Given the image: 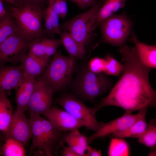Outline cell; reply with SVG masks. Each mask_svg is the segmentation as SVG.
Instances as JSON below:
<instances>
[{
    "mask_svg": "<svg viewBox=\"0 0 156 156\" xmlns=\"http://www.w3.org/2000/svg\"><path fill=\"white\" fill-rule=\"evenodd\" d=\"M3 0L14 5L15 6H18L22 4L19 0Z\"/></svg>",
    "mask_w": 156,
    "mask_h": 156,
    "instance_id": "cell-38",
    "label": "cell"
},
{
    "mask_svg": "<svg viewBox=\"0 0 156 156\" xmlns=\"http://www.w3.org/2000/svg\"><path fill=\"white\" fill-rule=\"evenodd\" d=\"M60 16L55 10L53 0H50L46 8L43 17L44 29L43 34L46 37L53 38L55 34H60L62 31L59 24Z\"/></svg>",
    "mask_w": 156,
    "mask_h": 156,
    "instance_id": "cell-18",
    "label": "cell"
},
{
    "mask_svg": "<svg viewBox=\"0 0 156 156\" xmlns=\"http://www.w3.org/2000/svg\"><path fill=\"white\" fill-rule=\"evenodd\" d=\"M140 112L133 114L125 112L121 116L106 123L102 122L99 128L91 136L87 137L89 144L94 140L122 131L127 129L139 118Z\"/></svg>",
    "mask_w": 156,
    "mask_h": 156,
    "instance_id": "cell-12",
    "label": "cell"
},
{
    "mask_svg": "<svg viewBox=\"0 0 156 156\" xmlns=\"http://www.w3.org/2000/svg\"><path fill=\"white\" fill-rule=\"evenodd\" d=\"M118 51L124 66L122 74L109 94L97 105L99 109L114 106L131 113L156 107V92L148 78L151 69L141 60L135 46L125 44Z\"/></svg>",
    "mask_w": 156,
    "mask_h": 156,
    "instance_id": "cell-1",
    "label": "cell"
},
{
    "mask_svg": "<svg viewBox=\"0 0 156 156\" xmlns=\"http://www.w3.org/2000/svg\"><path fill=\"white\" fill-rule=\"evenodd\" d=\"M42 133L39 149L43 151L47 156L58 154L63 146L68 134L56 128L49 120L42 118Z\"/></svg>",
    "mask_w": 156,
    "mask_h": 156,
    "instance_id": "cell-9",
    "label": "cell"
},
{
    "mask_svg": "<svg viewBox=\"0 0 156 156\" xmlns=\"http://www.w3.org/2000/svg\"><path fill=\"white\" fill-rule=\"evenodd\" d=\"M61 9V14L60 17L64 18L67 13L68 8L66 0H58Z\"/></svg>",
    "mask_w": 156,
    "mask_h": 156,
    "instance_id": "cell-34",
    "label": "cell"
},
{
    "mask_svg": "<svg viewBox=\"0 0 156 156\" xmlns=\"http://www.w3.org/2000/svg\"><path fill=\"white\" fill-rule=\"evenodd\" d=\"M49 63V60L41 59L28 52L20 66L25 76L36 79L42 73Z\"/></svg>",
    "mask_w": 156,
    "mask_h": 156,
    "instance_id": "cell-17",
    "label": "cell"
},
{
    "mask_svg": "<svg viewBox=\"0 0 156 156\" xmlns=\"http://www.w3.org/2000/svg\"><path fill=\"white\" fill-rule=\"evenodd\" d=\"M110 156H127L130 155L128 143L123 138L114 137L110 142L108 150Z\"/></svg>",
    "mask_w": 156,
    "mask_h": 156,
    "instance_id": "cell-27",
    "label": "cell"
},
{
    "mask_svg": "<svg viewBox=\"0 0 156 156\" xmlns=\"http://www.w3.org/2000/svg\"><path fill=\"white\" fill-rule=\"evenodd\" d=\"M97 2L96 0H80L77 5L80 8L85 9L90 7H92Z\"/></svg>",
    "mask_w": 156,
    "mask_h": 156,
    "instance_id": "cell-33",
    "label": "cell"
},
{
    "mask_svg": "<svg viewBox=\"0 0 156 156\" xmlns=\"http://www.w3.org/2000/svg\"><path fill=\"white\" fill-rule=\"evenodd\" d=\"M55 102L74 117L84 122L88 129L95 132L101 127L102 122H98L96 117L99 109L97 106L88 107L74 96L68 94H62Z\"/></svg>",
    "mask_w": 156,
    "mask_h": 156,
    "instance_id": "cell-7",
    "label": "cell"
},
{
    "mask_svg": "<svg viewBox=\"0 0 156 156\" xmlns=\"http://www.w3.org/2000/svg\"><path fill=\"white\" fill-rule=\"evenodd\" d=\"M147 109L140 110V115L138 119L130 127L125 130L110 135L113 137L125 138H139L145 131L148 124L146 120Z\"/></svg>",
    "mask_w": 156,
    "mask_h": 156,
    "instance_id": "cell-20",
    "label": "cell"
},
{
    "mask_svg": "<svg viewBox=\"0 0 156 156\" xmlns=\"http://www.w3.org/2000/svg\"><path fill=\"white\" fill-rule=\"evenodd\" d=\"M151 150L149 154V155L156 156V146L151 149Z\"/></svg>",
    "mask_w": 156,
    "mask_h": 156,
    "instance_id": "cell-39",
    "label": "cell"
},
{
    "mask_svg": "<svg viewBox=\"0 0 156 156\" xmlns=\"http://www.w3.org/2000/svg\"><path fill=\"white\" fill-rule=\"evenodd\" d=\"M71 1H72L75 3H76L77 5L79 3L80 0H69Z\"/></svg>",
    "mask_w": 156,
    "mask_h": 156,
    "instance_id": "cell-40",
    "label": "cell"
},
{
    "mask_svg": "<svg viewBox=\"0 0 156 156\" xmlns=\"http://www.w3.org/2000/svg\"><path fill=\"white\" fill-rule=\"evenodd\" d=\"M42 115L61 131H71L86 126L84 122L77 119L65 110L54 106H52Z\"/></svg>",
    "mask_w": 156,
    "mask_h": 156,
    "instance_id": "cell-13",
    "label": "cell"
},
{
    "mask_svg": "<svg viewBox=\"0 0 156 156\" xmlns=\"http://www.w3.org/2000/svg\"><path fill=\"white\" fill-rule=\"evenodd\" d=\"M105 59L106 63L104 73L107 75L116 76L120 75L123 70V64L109 54H107Z\"/></svg>",
    "mask_w": 156,
    "mask_h": 156,
    "instance_id": "cell-30",
    "label": "cell"
},
{
    "mask_svg": "<svg viewBox=\"0 0 156 156\" xmlns=\"http://www.w3.org/2000/svg\"><path fill=\"white\" fill-rule=\"evenodd\" d=\"M62 155L63 156H79L70 147L63 146L62 147Z\"/></svg>",
    "mask_w": 156,
    "mask_h": 156,
    "instance_id": "cell-35",
    "label": "cell"
},
{
    "mask_svg": "<svg viewBox=\"0 0 156 156\" xmlns=\"http://www.w3.org/2000/svg\"><path fill=\"white\" fill-rule=\"evenodd\" d=\"M75 58L57 52L47 68L39 76L54 92L61 91L70 82L75 67Z\"/></svg>",
    "mask_w": 156,
    "mask_h": 156,
    "instance_id": "cell-3",
    "label": "cell"
},
{
    "mask_svg": "<svg viewBox=\"0 0 156 156\" xmlns=\"http://www.w3.org/2000/svg\"><path fill=\"white\" fill-rule=\"evenodd\" d=\"M126 0H105L98 13L96 27L103 21L124 7Z\"/></svg>",
    "mask_w": 156,
    "mask_h": 156,
    "instance_id": "cell-24",
    "label": "cell"
},
{
    "mask_svg": "<svg viewBox=\"0 0 156 156\" xmlns=\"http://www.w3.org/2000/svg\"><path fill=\"white\" fill-rule=\"evenodd\" d=\"M99 25L103 41L120 47L125 44L132 26L131 20L124 13L113 14Z\"/></svg>",
    "mask_w": 156,
    "mask_h": 156,
    "instance_id": "cell-6",
    "label": "cell"
},
{
    "mask_svg": "<svg viewBox=\"0 0 156 156\" xmlns=\"http://www.w3.org/2000/svg\"><path fill=\"white\" fill-rule=\"evenodd\" d=\"M33 41L26 40L16 34L0 44V67L8 62L13 64L21 63Z\"/></svg>",
    "mask_w": 156,
    "mask_h": 156,
    "instance_id": "cell-8",
    "label": "cell"
},
{
    "mask_svg": "<svg viewBox=\"0 0 156 156\" xmlns=\"http://www.w3.org/2000/svg\"><path fill=\"white\" fill-rule=\"evenodd\" d=\"M129 40L134 44L139 57L143 63L151 69L156 68V46L140 42L134 34Z\"/></svg>",
    "mask_w": 156,
    "mask_h": 156,
    "instance_id": "cell-19",
    "label": "cell"
},
{
    "mask_svg": "<svg viewBox=\"0 0 156 156\" xmlns=\"http://www.w3.org/2000/svg\"><path fill=\"white\" fill-rule=\"evenodd\" d=\"M106 63L105 58L95 57L89 61L88 67L90 70L94 73H104Z\"/></svg>",
    "mask_w": 156,
    "mask_h": 156,
    "instance_id": "cell-31",
    "label": "cell"
},
{
    "mask_svg": "<svg viewBox=\"0 0 156 156\" xmlns=\"http://www.w3.org/2000/svg\"><path fill=\"white\" fill-rule=\"evenodd\" d=\"M42 117L40 115H30V120L32 127V143L29 155H30L40 146L42 133Z\"/></svg>",
    "mask_w": 156,
    "mask_h": 156,
    "instance_id": "cell-25",
    "label": "cell"
},
{
    "mask_svg": "<svg viewBox=\"0 0 156 156\" xmlns=\"http://www.w3.org/2000/svg\"><path fill=\"white\" fill-rule=\"evenodd\" d=\"M24 145L20 142L12 138H7L1 148L2 154L5 156H24L25 151Z\"/></svg>",
    "mask_w": 156,
    "mask_h": 156,
    "instance_id": "cell-28",
    "label": "cell"
},
{
    "mask_svg": "<svg viewBox=\"0 0 156 156\" xmlns=\"http://www.w3.org/2000/svg\"><path fill=\"white\" fill-rule=\"evenodd\" d=\"M16 23L9 13L0 18V44L10 37L16 34Z\"/></svg>",
    "mask_w": 156,
    "mask_h": 156,
    "instance_id": "cell-26",
    "label": "cell"
},
{
    "mask_svg": "<svg viewBox=\"0 0 156 156\" xmlns=\"http://www.w3.org/2000/svg\"><path fill=\"white\" fill-rule=\"evenodd\" d=\"M140 143L152 149L156 146V120H152L144 133L138 138Z\"/></svg>",
    "mask_w": 156,
    "mask_h": 156,
    "instance_id": "cell-29",
    "label": "cell"
},
{
    "mask_svg": "<svg viewBox=\"0 0 156 156\" xmlns=\"http://www.w3.org/2000/svg\"><path fill=\"white\" fill-rule=\"evenodd\" d=\"M107 75L104 73H94L88 67L83 68L76 79V94L84 100L93 101L111 87L112 82Z\"/></svg>",
    "mask_w": 156,
    "mask_h": 156,
    "instance_id": "cell-5",
    "label": "cell"
},
{
    "mask_svg": "<svg viewBox=\"0 0 156 156\" xmlns=\"http://www.w3.org/2000/svg\"><path fill=\"white\" fill-rule=\"evenodd\" d=\"M65 141L79 156H86V152L89 144L87 137L82 134L79 129L69 132L65 137Z\"/></svg>",
    "mask_w": 156,
    "mask_h": 156,
    "instance_id": "cell-21",
    "label": "cell"
},
{
    "mask_svg": "<svg viewBox=\"0 0 156 156\" xmlns=\"http://www.w3.org/2000/svg\"><path fill=\"white\" fill-rule=\"evenodd\" d=\"M103 2H97L86 11L60 25V29L68 31L78 42L85 45L96 28L98 14Z\"/></svg>",
    "mask_w": 156,
    "mask_h": 156,
    "instance_id": "cell-4",
    "label": "cell"
},
{
    "mask_svg": "<svg viewBox=\"0 0 156 156\" xmlns=\"http://www.w3.org/2000/svg\"><path fill=\"white\" fill-rule=\"evenodd\" d=\"M50 0H19L21 4L34 5L46 8Z\"/></svg>",
    "mask_w": 156,
    "mask_h": 156,
    "instance_id": "cell-32",
    "label": "cell"
},
{
    "mask_svg": "<svg viewBox=\"0 0 156 156\" xmlns=\"http://www.w3.org/2000/svg\"><path fill=\"white\" fill-rule=\"evenodd\" d=\"M60 35L62 44L70 56L82 59L86 53L85 45L77 41L67 31H63Z\"/></svg>",
    "mask_w": 156,
    "mask_h": 156,
    "instance_id": "cell-22",
    "label": "cell"
},
{
    "mask_svg": "<svg viewBox=\"0 0 156 156\" xmlns=\"http://www.w3.org/2000/svg\"><path fill=\"white\" fill-rule=\"evenodd\" d=\"M59 43L56 39L43 37L34 41L28 52L34 56L44 60H49L50 57L56 52Z\"/></svg>",
    "mask_w": 156,
    "mask_h": 156,
    "instance_id": "cell-15",
    "label": "cell"
},
{
    "mask_svg": "<svg viewBox=\"0 0 156 156\" xmlns=\"http://www.w3.org/2000/svg\"><path fill=\"white\" fill-rule=\"evenodd\" d=\"M24 112L16 110L13 114L9 129L5 134L7 138H12L26 146L32 137V127L30 119Z\"/></svg>",
    "mask_w": 156,
    "mask_h": 156,
    "instance_id": "cell-11",
    "label": "cell"
},
{
    "mask_svg": "<svg viewBox=\"0 0 156 156\" xmlns=\"http://www.w3.org/2000/svg\"><path fill=\"white\" fill-rule=\"evenodd\" d=\"M54 92L50 86L38 79L28 106L30 115H42L49 109L52 106Z\"/></svg>",
    "mask_w": 156,
    "mask_h": 156,
    "instance_id": "cell-10",
    "label": "cell"
},
{
    "mask_svg": "<svg viewBox=\"0 0 156 156\" xmlns=\"http://www.w3.org/2000/svg\"><path fill=\"white\" fill-rule=\"evenodd\" d=\"M38 80L25 76L20 86L16 90L15 101L16 110L25 112L27 110L30 100Z\"/></svg>",
    "mask_w": 156,
    "mask_h": 156,
    "instance_id": "cell-16",
    "label": "cell"
},
{
    "mask_svg": "<svg viewBox=\"0 0 156 156\" xmlns=\"http://www.w3.org/2000/svg\"><path fill=\"white\" fill-rule=\"evenodd\" d=\"M0 67V93L9 95L12 89H16L21 85L25 77V73L20 65Z\"/></svg>",
    "mask_w": 156,
    "mask_h": 156,
    "instance_id": "cell-14",
    "label": "cell"
},
{
    "mask_svg": "<svg viewBox=\"0 0 156 156\" xmlns=\"http://www.w3.org/2000/svg\"><path fill=\"white\" fill-rule=\"evenodd\" d=\"M12 106L7 95L0 93V129L5 134L12 120Z\"/></svg>",
    "mask_w": 156,
    "mask_h": 156,
    "instance_id": "cell-23",
    "label": "cell"
},
{
    "mask_svg": "<svg viewBox=\"0 0 156 156\" xmlns=\"http://www.w3.org/2000/svg\"><path fill=\"white\" fill-rule=\"evenodd\" d=\"M87 156H101L102 155L100 150H97L90 146H88L87 150Z\"/></svg>",
    "mask_w": 156,
    "mask_h": 156,
    "instance_id": "cell-36",
    "label": "cell"
},
{
    "mask_svg": "<svg viewBox=\"0 0 156 156\" xmlns=\"http://www.w3.org/2000/svg\"><path fill=\"white\" fill-rule=\"evenodd\" d=\"M3 3V0H0V18L5 16L7 14Z\"/></svg>",
    "mask_w": 156,
    "mask_h": 156,
    "instance_id": "cell-37",
    "label": "cell"
},
{
    "mask_svg": "<svg viewBox=\"0 0 156 156\" xmlns=\"http://www.w3.org/2000/svg\"><path fill=\"white\" fill-rule=\"evenodd\" d=\"M46 8L26 4L10 8L9 13L16 23V34L31 41L45 37L42 21Z\"/></svg>",
    "mask_w": 156,
    "mask_h": 156,
    "instance_id": "cell-2",
    "label": "cell"
}]
</instances>
